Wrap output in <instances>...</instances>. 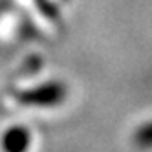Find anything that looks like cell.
<instances>
[{
	"label": "cell",
	"instance_id": "cell-2",
	"mask_svg": "<svg viewBox=\"0 0 152 152\" xmlns=\"http://www.w3.org/2000/svg\"><path fill=\"white\" fill-rule=\"evenodd\" d=\"M31 143L29 130L22 125H15L2 134V150L4 152H26Z\"/></svg>",
	"mask_w": 152,
	"mask_h": 152
},
{
	"label": "cell",
	"instance_id": "cell-4",
	"mask_svg": "<svg viewBox=\"0 0 152 152\" xmlns=\"http://www.w3.org/2000/svg\"><path fill=\"white\" fill-rule=\"evenodd\" d=\"M35 4H37V7L40 9V13L46 18H50V20H57L59 18V9H57V6L53 4L51 0H35Z\"/></svg>",
	"mask_w": 152,
	"mask_h": 152
},
{
	"label": "cell",
	"instance_id": "cell-1",
	"mask_svg": "<svg viewBox=\"0 0 152 152\" xmlns=\"http://www.w3.org/2000/svg\"><path fill=\"white\" fill-rule=\"evenodd\" d=\"M66 94H68L66 86L59 81H53V83H44L40 86H35L31 90L20 92L17 95V103L26 106H55L64 101Z\"/></svg>",
	"mask_w": 152,
	"mask_h": 152
},
{
	"label": "cell",
	"instance_id": "cell-3",
	"mask_svg": "<svg viewBox=\"0 0 152 152\" xmlns=\"http://www.w3.org/2000/svg\"><path fill=\"white\" fill-rule=\"evenodd\" d=\"M134 143L137 147H141V148H150L152 147V121L136 130Z\"/></svg>",
	"mask_w": 152,
	"mask_h": 152
}]
</instances>
